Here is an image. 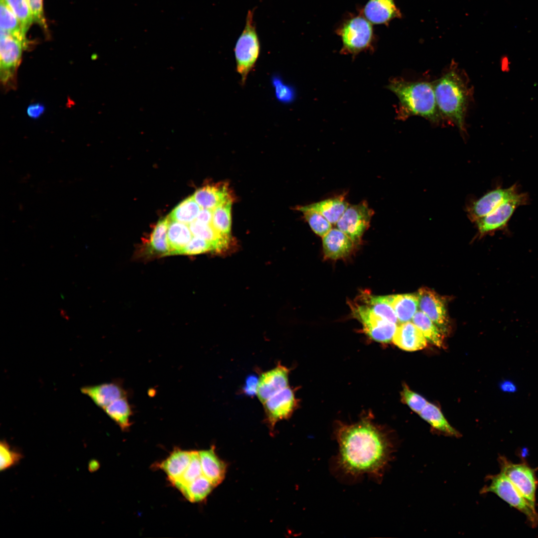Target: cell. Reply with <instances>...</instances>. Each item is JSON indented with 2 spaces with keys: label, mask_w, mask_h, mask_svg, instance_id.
I'll return each mask as SVG.
<instances>
[{
  "label": "cell",
  "mask_w": 538,
  "mask_h": 538,
  "mask_svg": "<svg viewBox=\"0 0 538 538\" xmlns=\"http://www.w3.org/2000/svg\"><path fill=\"white\" fill-rule=\"evenodd\" d=\"M402 399L413 411L418 413L427 403L423 397L410 390L406 385L403 386Z\"/></svg>",
  "instance_id": "ab89813d"
},
{
  "label": "cell",
  "mask_w": 538,
  "mask_h": 538,
  "mask_svg": "<svg viewBox=\"0 0 538 538\" xmlns=\"http://www.w3.org/2000/svg\"><path fill=\"white\" fill-rule=\"evenodd\" d=\"M289 370L278 363L261 374L258 379L256 395L263 404L269 399L289 387Z\"/></svg>",
  "instance_id": "7c38bea8"
},
{
  "label": "cell",
  "mask_w": 538,
  "mask_h": 538,
  "mask_svg": "<svg viewBox=\"0 0 538 538\" xmlns=\"http://www.w3.org/2000/svg\"><path fill=\"white\" fill-rule=\"evenodd\" d=\"M432 84L436 104L442 118H445L463 132L470 98L466 82L454 69Z\"/></svg>",
  "instance_id": "3957f363"
},
{
  "label": "cell",
  "mask_w": 538,
  "mask_h": 538,
  "mask_svg": "<svg viewBox=\"0 0 538 538\" xmlns=\"http://www.w3.org/2000/svg\"><path fill=\"white\" fill-rule=\"evenodd\" d=\"M363 15L372 24L386 25L402 16L395 0H369L363 8Z\"/></svg>",
  "instance_id": "e0dca14e"
},
{
  "label": "cell",
  "mask_w": 538,
  "mask_h": 538,
  "mask_svg": "<svg viewBox=\"0 0 538 538\" xmlns=\"http://www.w3.org/2000/svg\"><path fill=\"white\" fill-rule=\"evenodd\" d=\"M412 320L427 340L437 347H443L444 334L425 314L417 311Z\"/></svg>",
  "instance_id": "f546056e"
},
{
  "label": "cell",
  "mask_w": 538,
  "mask_h": 538,
  "mask_svg": "<svg viewBox=\"0 0 538 538\" xmlns=\"http://www.w3.org/2000/svg\"><path fill=\"white\" fill-rule=\"evenodd\" d=\"M501 387L503 391L506 392H513L516 390L514 385L512 383L508 381L503 382L501 385Z\"/></svg>",
  "instance_id": "c3c4849f"
},
{
  "label": "cell",
  "mask_w": 538,
  "mask_h": 538,
  "mask_svg": "<svg viewBox=\"0 0 538 538\" xmlns=\"http://www.w3.org/2000/svg\"><path fill=\"white\" fill-rule=\"evenodd\" d=\"M202 474L214 486L220 484L224 480L226 464L219 458L214 447L199 451Z\"/></svg>",
  "instance_id": "44dd1931"
},
{
  "label": "cell",
  "mask_w": 538,
  "mask_h": 538,
  "mask_svg": "<svg viewBox=\"0 0 538 538\" xmlns=\"http://www.w3.org/2000/svg\"><path fill=\"white\" fill-rule=\"evenodd\" d=\"M338 453L335 467L345 476L368 475L381 479L390 460L393 446L386 435L372 422L362 420L341 424L336 430Z\"/></svg>",
  "instance_id": "6da1fadb"
},
{
  "label": "cell",
  "mask_w": 538,
  "mask_h": 538,
  "mask_svg": "<svg viewBox=\"0 0 538 538\" xmlns=\"http://www.w3.org/2000/svg\"><path fill=\"white\" fill-rule=\"evenodd\" d=\"M255 8L249 10L244 28L234 48L236 70L245 84L248 75L254 68L260 55L261 45L254 20Z\"/></svg>",
  "instance_id": "277c9868"
},
{
  "label": "cell",
  "mask_w": 538,
  "mask_h": 538,
  "mask_svg": "<svg viewBox=\"0 0 538 538\" xmlns=\"http://www.w3.org/2000/svg\"><path fill=\"white\" fill-rule=\"evenodd\" d=\"M193 235L187 224L170 220L167 230V240L170 255L181 254L191 240Z\"/></svg>",
  "instance_id": "cb8c5ba5"
},
{
  "label": "cell",
  "mask_w": 538,
  "mask_h": 538,
  "mask_svg": "<svg viewBox=\"0 0 538 538\" xmlns=\"http://www.w3.org/2000/svg\"><path fill=\"white\" fill-rule=\"evenodd\" d=\"M516 194L515 187L497 189L489 192L473 203L469 210L470 218L477 221L490 213L504 200Z\"/></svg>",
  "instance_id": "2e32d148"
},
{
  "label": "cell",
  "mask_w": 538,
  "mask_h": 538,
  "mask_svg": "<svg viewBox=\"0 0 538 538\" xmlns=\"http://www.w3.org/2000/svg\"><path fill=\"white\" fill-rule=\"evenodd\" d=\"M372 23L363 15L345 20L336 32L342 42V53L356 55L369 49L374 39Z\"/></svg>",
  "instance_id": "8992f818"
},
{
  "label": "cell",
  "mask_w": 538,
  "mask_h": 538,
  "mask_svg": "<svg viewBox=\"0 0 538 538\" xmlns=\"http://www.w3.org/2000/svg\"><path fill=\"white\" fill-rule=\"evenodd\" d=\"M498 462L502 472L530 503L536 506L538 467L532 468L526 461L515 463L500 455Z\"/></svg>",
  "instance_id": "ba28073f"
},
{
  "label": "cell",
  "mask_w": 538,
  "mask_h": 538,
  "mask_svg": "<svg viewBox=\"0 0 538 538\" xmlns=\"http://www.w3.org/2000/svg\"><path fill=\"white\" fill-rule=\"evenodd\" d=\"M323 250L327 259L344 258L352 251L355 244L344 233L338 228H332L322 237Z\"/></svg>",
  "instance_id": "d6986e66"
},
{
  "label": "cell",
  "mask_w": 538,
  "mask_h": 538,
  "mask_svg": "<svg viewBox=\"0 0 538 538\" xmlns=\"http://www.w3.org/2000/svg\"><path fill=\"white\" fill-rule=\"evenodd\" d=\"M208 251L216 252L213 245L203 239L193 236L182 251L181 254L194 255Z\"/></svg>",
  "instance_id": "60d3db41"
},
{
  "label": "cell",
  "mask_w": 538,
  "mask_h": 538,
  "mask_svg": "<svg viewBox=\"0 0 538 538\" xmlns=\"http://www.w3.org/2000/svg\"><path fill=\"white\" fill-rule=\"evenodd\" d=\"M297 209L302 213L304 219L316 235L323 237L332 228V224L320 213L304 206H299Z\"/></svg>",
  "instance_id": "d590c367"
},
{
  "label": "cell",
  "mask_w": 538,
  "mask_h": 538,
  "mask_svg": "<svg viewBox=\"0 0 538 538\" xmlns=\"http://www.w3.org/2000/svg\"><path fill=\"white\" fill-rule=\"evenodd\" d=\"M419 414L435 430L451 436H460V433L448 423L436 405L427 403Z\"/></svg>",
  "instance_id": "4316f807"
},
{
  "label": "cell",
  "mask_w": 538,
  "mask_h": 538,
  "mask_svg": "<svg viewBox=\"0 0 538 538\" xmlns=\"http://www.w3.org/2000/svg\"><path fill=\"white\" fill-rule=\"evenodd\" d=\"M100 466L98 461L96 459H92L88 464V470L91 473L94 472L99 469Z\"/></svg>",
  "instance_id": "7dc6e473"
},
{
  "label": "cell",
  "mask_w": 538,
  "mask_h": 538,
  "mask_svg": "<svg viewBox=\"0 0 538 538\" xmlns=\"http://www.w3.org/2000/svg\"><path fill=\"white\" fill-rule=\"evenodd\" d=\"M272 84L275 88L277 99L283 103H290L295 97L294 90L292 88L283 83L279 77H274Z\"/></svg>",
  "instance_id": "b9f144b4"
},
{
  "label": "cell",
  "mask_w": 538,
  "mask_h": 538,
  "mask_svg": "<svg viewBox=\"0 0 538 538\" xmlns=\"http://www.w3.org/2000/svg\"><path fill=\"white\" fill-rule=\"evenodd\" d=\"M203 475L199 451H192L190 463L182 475L172 484L180 491Z\"/></svg>",
  "instance_id": "8d00e7d4"
},
{
  "label": "cell",
  "mask_w": 538,
  "mask_h": 538,
  "mask_svg": "<svg viewBox=\"0 0 538 538\" xmlns=\"http://www.w3.org/2000/svg\"><path fill=\"white\" fill-rule=\"evenodd\" d=\"M391 303L400 323L412 320L419 307L417 294L408 293L390 295Z\"/></svg>",
  "instance_id": "d4e9b609"
},
{
  "label": "cell",
  "mask_w": 538,
  "mask_h": 538,
  "mask_svg": "<svg viewBox=\"0 0 538 538\" xmlns=\"http://www.w3.org/2000/svg\"><path fill=\"white\" fill-rule=\"evenodd\" d=\"M189 227L194 236L211 243L214 246L216 252H222L227 248L231 237L219 233L212 224H204L195 220L189 224Z\"/></svg>",
  "instance_id": "484cf974"
},
{
  "label": "cell",
  "mask_w": 538,
  "mask_h": 538,
  "mask_svg": "<svg viewBox=\"0 0 538 538\" xmlns=\"http://www.w3.org/2000/svg\"><path fill=\"white\" fill-rule=\"evenodd\" d=\"M490 482L481 490L482 494L493 493L526 516L530 526H538V513L536 506L530 503L511 481L501 472L487 476Z\"/></svg>",
  "instance_id": "5b68a950"
},
{
  "label": "cell",
  "mask_w": 538,
  "mask_h": 538,
  "mask_svg": "<svg viewBox=\"0 0 538 538\" xmlns=\"http://www.w3.org/2000/svg\"><path fill=\"white\" fill-rule=\"evenodd\" d=\"M215 486L203 475H202L180 492L191 502H199L205 499Z\"/></svg>",
  "instance_id": "836d02e7"
},
{
  "label": "cell",
  "mask_w": 538,
  "mask_h": 538,
  "mask_svg": "<svg viewBox=\"0 0 538 538\" xmlns=\"http://www.w3.org/2000/svg\"><path fill=\"white\" fill-rule=\"evenodd\" d=\"M374 214L366 201L349 205L336 224L337 228L347 235L355 245H358L369 228Z\"/></svg>",
  "instance_id": "30bf717a"
},
{
  "label": "cell",
  "mask_w": 538,
  "mask_h": 538,
  "mask_svg": "<svg viewBox=\"0 0 538 538\" xmlns=\"http://www.w3.org/2000/svg\"><path fill=\"white\" fill-rule=\"evenodd\" d=\"M524 200L523 195L517 193L504 200L487 215L476 221L480 233L485 234L503 227L516 208L522 204Z\"/></svg>",
  "instance_id": "4fadbf2b"
},
{
  "label": "cell",
  "mask_w": 538,
  "mask_h": 538,
  "mask_svg": "<svg viewBox=\"0 0 538 538\" xmlns=\"http://www.w3.org/2000/svg\"><path fill=\"white\" fill-rule=\"evenodd\" d=\"M352 314L362 324L363 330L371 338L380 343H388L393 338L397 324L375 314L365 303H351Z\"/></svg>",
  "instance_id": "9c48e42d"
},
{
  "label": "cell",
  "mask_w": 538,
  "mask_h": 538,
  "mask_svg": "<svg viewBox=\"0 0 538 538\" xmlns=\"http://www.w3.org/2000/svg\"><path fill=\"white\" fill-rule=\"evenodd\" d=\"M191 455L192 451L175 449L157 466L165 473L172 484L184 473L190 463Z\"/></svg>",
  "instance_id": "7402d4cb"
},
{
  "label": "cell",
  "mask_w": 538,
  "mask_h": 538,
  "mask_svg": "<svg viewBox=\"0 0 538 538\" xmlns=\"http://www.w3.org/2000/svg\"><path fill=\"white\" fill-rule=\"evenodd\" d=\"M392 340L399 348L407 351L421 350L427 345V339L421 331L410 321L397 325Z\"/></svg>",
  "instance_id": "ac0fdd59"
},
{
  "label": "cell",
  "mask_w": 538,
  "mask_h": 538,
  "mask_svg": "<svg viewBox=\"0 0 538 538\" xmlns=\"http://www.w3.org/2000/svg\"><path fill=\"white\" fill-rule=\"evenodd\" d=\"M168 217L160 220L150 235L149 243L150 251L157 254L169 255V247L167 240Z\"/></svg>",
  "instance_id": "4dcf8cb0"
},
{
  "label": "cell",
  "mask_w": 538,
  "mask_h": 538,
  "mask_svg": "<svg viewBox=\"0 0 538 538\" xmlns=\"http://www.w3.org/2000/svg\"><path fill=\"white\" fill-rule=\"evenodd\" d=\"M103 410L123 430H127L131 425L132 406L127 396L114 401Z\"/></svg>",
  "instance_id": "83f0119b"
},
{
  "label": "cell",
  "mask_w": 538,
  "mask_h": 538,
  "mask_svg": "<svg viewBox=\"0 0 538 538\" xmlns=\"http://www.w3.org/2000/svg\"><path fill=\"white\" fill-rule=\"evenodd\" d=\"M0 30L28 43L22 30L21 24L12 10L4 1L0 0Z\"/></svg>",
  "instance_id": "d6a6232c"
},
{
  "label": "cell",
  "mask_w": 538,
  "mask_h": 538,
  "mask_svg": "<svg viewBox=\"0 0 538 538\" xmlns=\"http://www.w3.org/2000/svg\"><path fill=\"white\" fill-rule=\"evenodd\" d=\"M419 307L443 333L447 332L448 318L445 303L434 291L422 287L418 291Z\"/></svg>",
  "instance_id": "5bb4252c"
},
{
  "label": "cell",
  "mask_w": 538,
  "mask_h": 538,
  "mask_svg": "<svg viewBox=\"0 0 538 538\" xmlns=\"http://www.w3.org/2000/svg\"><path fill=\"white\" fill-rule=\"evenodd\" d=\"M192 197L201 208L211 210L232 200L227 186L223 183L208 185L199 188Z\"/></svg>",
  "instance_id": "ffe728a7"
},
{
  "label": "cell",
  "mask_w": 538,
  "mask_h": 538,
  "mask_svg": "<svg viewBox=\"0 0 538 538\" xmlns=\"http://www.w3.org/2000/svg\"><path fill=\"white\" fill-rule=\"evenodd\" d=\"M213 218V210L201 208L196 220L204 224H212Z\"/></svg>",
  "instance_id": "f6af8a7d"
},
{
  "label": "cell",
  "mask_w": 538,
  "mask_h": 538,
  "mask_svg": "<svg viewBox=\"0 0 538 538\" xmlns=\"http://www.w3.org/2000/svg\"><path fill=\"white\" fill-rule=\"evenodd\" d=\"M81 391L103 409L116 400L127 396L122 385L116 381L85 386L81 389Z\"/></svg>",
  "instance_id": "9a60e30c"
},
{
  "label": "cell",
  "mask_w": 538,
  "mask_h": 538,
  "mask_svg": "<svg viewBox=\"0 0 538 538\" xmlns=\"http://www.w3.org/2000/svg\"><path fill=\"white\" fill-rule=\"evenodd\" d=\"M201 209L192 196H190L177 205L168 218L170 220L190 224L196 219Z\"/></svg>",
  "instance_id": "1f68e13d"
},
{
  "label": "cell",
  "mask_w": 538,
  "mask_h": 538,
  "mask_svg": "<svg viewBox=\"0 0 538 538\" xmlns=\"http://www.w3.org/2000/svg\"><path fill=\"white\" fill-rule=\"evenodd\" d=\"M363 303L368 306L377 315L398 324L399 321L391 303L390 295L377 296L370 294H363Z\"/></svg>",
  "instance_id": "f1b7e54d"
},
{
  "label": "cell",
  "mask_w": 538,
  "mask_h": 538,
  "mask_svg": "<svg viewBox=\"0 0 538 538\" xmlns=\"http://www.w3.org/2000/svg\"><path fill=\"white\" fill-rule=\"evenodd\" d=\"M399 101V117H422L438 124L442 119L436 102L432 83L393 80L387 86Z\"/></svg>",
  "instance_id": "7a4b0ae2"
},
{
  "label": "cell",
  "mask_w": 538,
  "mask_h": 538,
  "mask_svg": "<svg viewBox=\"0 0 538 538\" xmlns=\"http://www.w3.org/2000/svg\"><path fill=\"white\" fill-rule=\"evenodd\" d=\"M45 107L40 103H34L30 105L27 108V115L32 119L38 118L44 113Z\"/></svg>",
  "instance_id": "ee69618b"
},
{
  "label": "cell",
  "mask_w": 538,
  "mask_h": 538,
  "mask_svg": "<svg viewBox=\"0 0 538 538\" xmlns=\"http://www.w3.org/2000/svg\"><path fill=\"white\" fill-rule=\"evenodd\" d=\"M257 383L258 380L256 378L250 377L247 380L245 392L249 395L256 394Z\"/></svg>",
  "instance_id": "bcb514c9"
},
{
  "label": "cell",
  "mask_w": 538,
  "mask_h": 538,
  "mask_svg": "<svg viewBox=\"0 0 538 538\" xmlns=\"http://www.w3.org/2000/svg\"><path fill=\"white\" fill-rule=\"evenodd\" d=\"M263 405L265 420L272 431L277 422L291 416L298 406V400L289 386L269 399Z\"/></svg>",
  "instance_id": "8fae6325"
},
{
  "label": "cell",
  "mask_w": 538,
  "mask_h": 538,
  "mask_svg": "<svg viewBox=\"0 0 538 538\" xmlns=\"http://www.w3.org/2000/svg\"><path fill=\"white\" fill-rule=\"evenodd\" d=\"M16 16L21 26L23 33H26L33 22V17L27 0H4Z\"/></svg>",
  "instance_id": "74e56055"
},
{
  "label": "cell",
  "mask_w": 538,
  "mask_h": 538,
  "mask_svg": "<svg viewBox=\"0 0 538 538\" xmlns=\"http://www.w3.org/2000/svg\"><path fill=\"white\" fill-rule=\"evenodd\" d=\"M27 1L33 21L39 24L45 29H47V23L43 11V0H27Z\"/></svg>",
  "instance_id": "7bdbcfd3"
},
{
  "label": "cell",
  "mask_w": 538,
  "mask_h": 538,
  "mask_svg": "<svg viewBox=\"0 0 538 538\" xmlns=\"http://www.w3.org/2000/svg\"><path fill=\"white\" fill-rule=\"evenodd\" d=\"M28 46V43L0 30V75L1 83L5 88L15 87L17 70L23 51Z\"/></svg>",
  "instance_id": "52a82bcc"
},
{
  "label": "cell",
  "mask_w": 538,
  "mask_h": 538,
  "mask_svg": "<svg viewBox=\"0 0 538 538\" xmlns=\"http://www.w3.org/2000/svg\"><path fill=\"white\" fill-rule=\"evenodd\" d=\"M23 455L18 450L13 449L3 440L0 443V470L5 471L16 465L23 458Z\"/></svg>",
  "instance_id": "f35d334b"
},
{
  "label": "cell",
  "mask_w": 538,
  "mask_h": 538,
  "mask_svg": "<svg viewBox=\"0 0 538 538\" xmlns=\"http://www.w3.org/2000/svg\"><path fill=\"white\" fill-rule=\"evenodd\" d=\"M232 200L227 201L213 210L212 225L219 233L231 237V207Z\"/></svg>",
  "instance_id": "e575fe53"
},
{
  "label": "cell",
  "mask_w": 538,
  "mask_h": 538,
  "mask_svg": "<svg viewBox=\"0 0 538 538\" xmlns=\"http://www.w3.org/2000/svg\"><path fill=\"white\" fill-rule=\"evenodd\" d=\"M349 205L344 196L341 195L304 206L320 213L332 225H336Z\"/></svg>",
  "instance_id": "603a6c76"
}]
</instances>
